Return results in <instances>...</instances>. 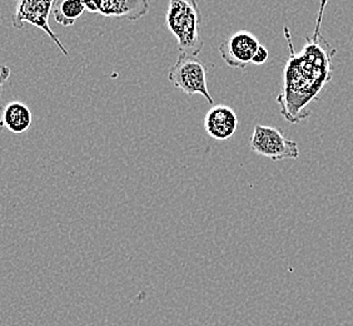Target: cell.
Masks as SVG:
<instances>
[{"instance_id":"cell-1","label":"cell","mask_w":353,"mask_h":326,"mask_svg":"<svg viewBox=\"0 0 353 326\" xmlns=\"http://www.w3.org/2000/svg\"><path fill=\"white\" fill-rule=\"evenodd\" d=\"M328 0H321L313 35L299 53L294 52L288 27L283 28L290 57L283 69V84L277 97L281 115L287 122L297 124L311 116L310 106L317 101L332 81L333 57L337 53L323 38L321 26Z\"/></svg>"},{"instance_id":"cell-2","label":"cell","mask_w":353,"mask_h":326,"mask_svg":"<svg viewBox=\"0 0 353 326\" xmlns=\"http://www.w3.org/2000/svg\"><path fill=\"white\" fill-rule=\"evenodd\" d=\"M201 10L196 0H170L165 24L176 37L181 55L198 57L204 47L199 33Z\"/></svg>"},{"instance_id":"cell-3","label":"cell","mask_w":353,"mask_h":326,"mask_svg":"<svg viewBox=\"0 0 353 326\" xmlns=\"http://www.w3.org/2000/svg\"><path fill=\"white\" fill-rule=\"evenodd\" d=\"M170 83L187 95H201L214 106L207 87V68L198 57L179 55L174 66L168 72Z\"/></svg>"},{"instance_id":"cell-4","label":"cell","mask_w":353,"mask_h":326,"mask_svg":"<svg viewBox=\"0 0 353 326\" xmlns=\"http://www.w3.org/2000/svg\"><path fill=\"white\" fill-rule=\"evenodd\" d=\"M58 0H17L12 24L15 29H23L26 24L39 28L59 48L61 53L68 55V50L49 26V18L53 14Z\"/></svg>"},{"instance_id":"cell-5","label":"cell","mask_w":353,"mask_h":326,"mask_svg":"<svg viewBox=\"0 0 353 326\" xmlns=\"http://www.w3.org/2000/svg\"><path fill=\"white\" fill-rule=\"evenodd\" d=\"M251 150L259 156L273 161L296 160L299 157V144L285 138L279 128L270 126H256L251 137Z\"/></svg>"},{"instance_id":"cell-6","label":"cell","mask_w":353,"mask_h":326,"mask_svg":"<svg viewBox=\"0 0 353 326\" xmlns=\"http://www.w3.org/2000/svg\"><path fill=\"white\" fill-rule=\"evenodd\" d=\"M261 43L247 30H239L224 39L219 46V53L224 63L231 68L245 69L252 63Z\"/></svg>"},{"instance_id":"cell-7","label":"cell","mask_w":353,"mask_h":326,"mask_svg":"<svg viewBox=\"0 0 353 326\" xmlns=\"http://www.w3.org/2000/svg\"><path fill=\"white\" fill-rule=\"evenodd\" d=\"M237 128V113L225 104L213 106L204 116V129L213 140H230L234 136Z\"/></svg>"},{"instance_id":"cell-8","label":"cell","mask_w":353,"mask_h":326,"mask_svg":"<svg viewBox=\"0 0 353 326\" xmlns=\"http://www.w3.org/2000/svg\"><path fill=\"white\" fill-rule=\"evenodd\" d=\"M97 13L138 21L150 13V0H93Z\"/></svg>"},{"instance_id":"cell-9","label":"cell","mask_w":353,"mask_h":326,"mask_svg":"<svg viewBox=\"0 0 353 326\" xmlns=\"http://www.w3.org/2000/svg\"><path fill=\"white\" fill-rule=\"evenodd\" d=\"M4 127L14 135H21L30 128L33 122V113L27 104L19 101L8 103L1 113Z\"/></svg>"},{"instance_id":"cell-10","label":"cell","mask_w":353,"mask_h":326,"mask_svg":"<svg viewBox=\"0 0 353 326\" xmlns=\"http://www.w3.org/2000/svg\"><path fill=\"white\" fill-rule=\"evenodd\" d=\"M85 7L82 0H58L53 9L54 21L63 27L73 26L82 17Z\"/></svg>"},{"instance_id":"cell-11","label":"cell","mask_w":353,"mask_h":326,"mask_svg":"<svg viewBox=\"0 0 353 326\" xmlns=\"http://www.w3.org/2000/svg\"><path fill=\"white\" fill-rule=\"evenodd\" d=\"M268 58H270L268 49L261 44L259 49H257V52H256V55L253 57V59H252V63L256 64V66H262V64H265V61H268Z\"/></svg>"},{"instance_id":"cell-12","label":"cell","mask_w":353,"mask_h":326,"mask_svg":"<svg viewBox=\"0 0 353 326\" xmlns=\"http://www.w3.org/2000/svg\"><path fill=\"white\" fill-rule=\"evenodd\" d=\"M10 75H12V69L6 64H0V90H1V87L6 84V82L10 78Z\"/></svg>"},{"instance_id":"cell-13","label":"cell","mask_w":353,"mask_h":326,"mask_svg":"<svg viewBox=\"0 0 353 326\" xmlns=\"http://www.w3.org/2000/svg\"><path fill=\"white\" fill-rule=\"evenodd\" d=\"M6 128L4 127V123H3V116H1V113H0V135H1V132H3V129Z\"/></svg>"}]
</instances>
